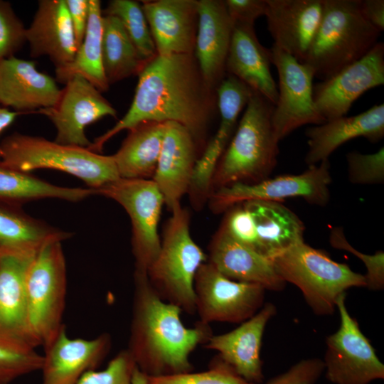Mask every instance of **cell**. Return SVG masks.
Listing matches in <instances>:
<instances>
[{
  "label": "cell",
  "instance_id": "cell-49",
  "mask_svg": "<svg viewBox=\"0 0 384 384\" xmlns=\"http://www.w3.org/2000/svg\"><path fill=\"white\" fill-rule=\"evenodd\" d=\"M0 384H1V383H0Z\"/></svg>",
  "mask_w": 384,
  "mask_h": 384
},
{
  "label": "cell",
  "instance_id": "cell-17",
  "mask_svg": "<svg viewBox=\"0 0 384 384\" xmlns=\"http://www.w3.org/2000/svg\"><path fill=\"white\" fill-rule=\"evenodd\" d=\"M276 312L273 304L266 303L235 329L213 334L204 346L218 352L216 356L247 383L262 384L264 380L260 356L262 337L267 323Z\"/></svg>",
  "mask_w": 384,
  "mask_h": 384
},
{
  "label": "cell",
  "instance_id": "cell-10",
  "mask_svg": "<svg viewBox=\"0 0 384 384\" xmlns=\"http://www.w3.org/2000/svg\"><path fill=\"white\" fill-rule=\"evenodd\" d=\"M331 181L330 163L326 159L318 166H309L300 174L282 175L255 183H235L219 188L210 194L208 203L215 214L245 201L282 202L296 197L312 205L325 206L330 200L329 186Z\"/></svg>",
  "mask_w": 384,
  "mask_h": 384
},
{
  "label": "cell",
  "instance_id": "cell-40",
  "mask_svg": "<svg viewBox=\"0 0 384 384\" xmlns=\"http://www.w3.org/2000/svg\"><path fill=\"white\" fill-rule=\"evenodd\" d=\"M330 244L336 249L348 251L364 263L367 273L366 287L371 290H380L384 287V253L378 251L374 255H366L356 250L347 241L343 228L336 227L331 230L329 236Z\"/></svg>",
  "mask_w": 384,
  "mask_h": 384
},
{
  "label": "cell",
  "instance_id": "cell-35",
  "mask_svg": "<svg viewBox=\"0 0 384 384\" xmlns=\"http://www.w3.org/2000/svg\"><path fill=\"white\" fill-rule=\"evenodd\" d=\"M104 13L120 20L144 60L149 62L157 55L142 4L132 0H112Z\"/></svg>",
  "mask_w": 384,
  "mask_h": 384
},
{
  "label": "cell",
  "instance_id": "cell-47",
  "mask_svg": "<svg viewBox=\"0 0 384 384\" xmlns=\"http://www.w3.org/2000/svg\"><path fill=\"white\" fill-rule=\"evenodd\" d=\"M22 112L11 111L6 107H0V134L8 128ZM1 160V151L0 149V161Z\"/></svg>",
  "mask_w": 384,
  "mask_h": 384
},
{
  "label": "cell",
  "instance_id": "cell-14",
  "mask_svg": "<svg viewBox=\"0 0 384 384\" xmlns=\"http://www.w3.org/2000/svg\"><path fill=\"white\" fill-rule=\"evenodd\" d=\"M55 105L38 112L47 116L57 130L55 142L88 148L85 127L98 119L117 117V110L94 85L80 75L68 80Z\"/></svg>",
  "mask_w": 384,
  "mask_h": 384
},
{
  "label": "cell",
  "instance_id": "cell-30",
  "mask_svg": "<svg viewBox=\"0 0 384 384\" xmlns=\"http://www.w3.org/2000/svg\"><path fill=\"white\" fill-rule=\"evenodd\" d=\"M71 236L28 215L21 206L0 203V250L36 252L49 241Z\"/></svg>",
  "mask_w": 384,
  "mask_h": 384
},
{
  "label": "cell",
  "instance_id": "cell-44",
  "mask_svg": "<svg viewBox=\"0 0 384 384\" xmlns=\"http://www.w3.org/2000/svg\"><path fill=\"white\" fill-rule=\"evenodd\" d=\"M225 4L233 24L254 25L267 8L266 0H225Z\"/></svg>",
  "mask_w": 384,
  "mask_h": 384
},
{
  "label": "cell",
  "instance_id": "cell-3",
  "mask_svg": "<svg viewBox=\"0 0 384 384\" xmlns=\"http://www.w3.org/2000/svg\"><path fill=\"white\" fill-rule=\"evenodd\" d=\"M274 105L254 91L213 175L210 193L235 183H255L269 178L279 154L272 124Z\"/></svg>",
  "mask_w": 384,
  "mask_h": 384
},
{
  "label": "cell",
  "instance_id": "cell-18",
  "mask_svg": "<svg viewBox=\"0 0 384 384\" xmlns=\"http://www.w3.org/2000/svg\"><path fill=\"white\" fill-rule=\"evenodd\" d=\"M111 346L109 334L103 333L91 339L71 338L64 326L44 347L41 384H77L84 373L96 370Z\"/></svg>",
  "mask_w": 384,
  "mask_h": 384
},
{
  "label": "cell",
  "instance_id": "cell-26",
  "mask_svg": "<svg viewBox=\"0 0 384 384\" xmlns=\"http://www.w3.org/2000/svg\"><path fill=\"white\" fill-rule=\"evenodd\" d=\"M308 151L305 162L316 165L345 142L363 137L375 143L384 137V105H375L368 110L351 117H341L307 128Z\"/></svg>",
  "mask_w": 384,
  "mask_h": 384
},
{
  "label": "cell",
  "instance_id": "cell-21",
  "mask_svg": "<svg viewBox=\"0 0 384 384\" xmlns=\"http://www.w3.org/2000/svg\"><path fill=\"white\" fill-rule=\"evenodd\" d=\"M208 250L207 262L232 280L257 284L270 291H281L286 285L267 256L233 238L222 225Z\"/></svg>",
  "mask_w": 384,
  "mask_h": 384
},
{
  "label": "cell",
  "instance_id": "cell-27",
  "mask_svg": "<svg viewBox=\"0 0 384 384\" xmlns=\"http://www.w3.org/2000/svg\"><path fill=\"white\" fill-rule=\"evenodd\" d=\"M271 64L270 49L260 43L254 25L233 24L226 74L236 77L275 105L278 90Z\"/></svg>",
  "mask_w": 384,
  "mask_h": 384
},
{
  "label": "cell",
  "instance_id": "cell-31",
  "mask_svg": "<svg viewBox=\"0 0 384 384\" xmlns=\"http://www.w3.org/2000/svg\"><path fill=\"white\" fill-rule=\"evenodd\" d=\"M102 14L100 1L89 0V18L84 40L73 60L63 68L55 69L56 79L60 82L65 83L73 76L80 75L100 92L108 90L110 85L102 67Z\"/></svg>",
  "mask_w": 384,
  "mask_h": 384
},
{
  "label": "cell",
  "instance_id": "cell-37",
  "mask_svg": "<svg viewBox=\"0 0 384 384\" xmlns=\"http://www.w3.org/2000/svg\"><path fill=\"white\" fill-rule=\"evenodd\" d=\"M147 377V376H146ZM148 384H251L245 381L217 356L203 372L147 377Z\"/></svg>",
  "mask_w": 384,
  "mask_h": 384
},
{
  "label": "cell",
  "instance_id": "cell-32",
  "mask_svg": "<svg viewBox=\"0 0 384 384\" xmlns=\"http://www.w3.org/2000/svg\"><path fill=\"white\" fill-rule=\"evenodd\" d=\"M96 195L94 188L59 186L11 169L0 161V203L21 206L42 199L58 198L78 202Z\"/></svg>",
  "mask_w": 384,
  "mask_h": 384
},
{
  "label": "cell",
  "instance_id": "cell-7",
  "mask_svg": "<svg viewBox=\"0 0 384 384\" xmlns=\"http://www.w3.org/2000/svg\"><path fill=\"white\" fill-rule=\"evenodd\" d=\"M171 213L163 230L159 252L146 274L164 301L194 314V279L207 255L191 235L189 211L181 205Z\"/></svg>",
  "mask_w": 384,
  "mask_h": 384
},
{
  "label": "cell",
  "instance_id": "cell-9",
  "mask_svg": "<svg viewBox=\"0 0 384 384\" xmlns=\"http://www.w3.org/2000/svg\"><path fill=\"white\" fill-rule=\"evenodd\" d=\"M95 190L96 195L114 200L127 213L132 228L134 270L146 273L161 247L158 225L164 201L157 186L151 179L119 178Z\"/></svg>",
  "mask_w": 384,
  "mask_h": 384
},
{
  "label": "cell",
  "instance_id": "cell-5",
  "mask_svg": "<svg viewBox=\"0 0 384 384\" xmlns=\"http://www.w3.org/2000/svg\"><path fill=\"white\" fill-rule=\"evenodd\" d=\"M287 283L297 286L311 309L320 316L332 314L338 297L351 287H366L365 274L333 260L325 252L304 240L268 257Z\"/></svg>",
  "mask_w": 384,
  "mask_h": 384
},
{
  "label": "cell",
  "instance_id": "cell-11",
  "mask_svg": "<svg viewBox=\"0 0 384 384\" xmlns=\"http://www.w3.org/2000/svg\"><path fill=\"white\" fill-rule=\"evenodd\" d=\"M346 294L336 302L340 315L338 330L326 337L323 361L326 377L334 384H369L384 378V365L358 321L346 306Z\"/></svg>",
  "mask_w": 384,
  "mask_h": 384
},
{
  "label": "cell",
  "instance_id": "cell-39",
  "mask_svg": "<svg viewBox=\"0 0 384 384\" xmlns=\"http://www.w3.org/2000/svg\"><path fill=\"white\" fill-rule=\"evenodd\" d=\"M136 364L127 349L119 351L101 370L84 373L77 384H132Z\"/></svg>",
  "mask_w": 384,
  "mask_h": 384
},
{
  "label": "cell",
  "instance_id": "cell-12",
  "mask_svg": "<svg viewBox=\"0 0 384 384\" xmlns=\"http://www.w3.org/2000/svg\"><path fill=\"white\" fill-rule=\"evenodd\" d=\"M196 313L199 321L241 324L264 305L266 289L257 284L232 280L210 263H203L194 279Z\"/></svg>",
  "mask_w": 384,
  "mask_h": 384
},
{
  "label": "cell",
  "instance_id": "cell-15",
  "mask_svg": "<svg viewBox=\"0 0 384 384\" xmlns=\"http://www.w3.org/2000/svg\"><path fill=\"white\" fill-rule=\"evenodd\" d=\"M384 84V43L362 58L313 86L316 107L326 121L345 116L367 90Z\"/></svg>",
  "mask_w": 384,
  "mask_h": 384
},
{
  "label": "cell",
  "instance_id": "cell-24",
  "mask_svg": "<svg viewBox=\"0 0 384 384\" xmlns=\"http://www.w3.org/2000/svg\"><path fill=\"white\" fill-rule=\"evenodd\" d=\"M33 58L48 56L55 69L70 64L77 46L65 0H40L25 31Z\"/></svg>",
  "mask_w": 384,
  "mask_h": 384
},
{
  "label": "cell",
  "instance_id": "cell-43",
  "mask_svg": "<svg viewBox=\"0 0 384 384\" xmlns=\"http://www.w3.org/2000/svg\"><path fill=\"white\" fill-rule=\"evenodd\" d=\"M324 371L322 360L316 358L304 359L265 384H316Z\"/></svg>",
  "mask_w": 384,
  "mask_h": 384
},
{
  "label": "cell",
  "instance_id": "cell-8",
  "mask_svg": "<svg viewBox=\"0 0 384 384\" xmlns=\"http://www.w3.org/2000/svg\"><path fill=\"white\" fill-rule=\"evenodd\" d=\"M60 240L44 244L28 268L25 287L29 326L38 346L48 345L65 326L66 263Z\"/></svg>",
  "mask_w": 384,
  "mask_h": 384
},
{
  "label": "cell",
  "instance_id": "cell-46",
  "mask_svg": "<svg viewBox=\"0 0 384 384\" xmlns=\"http://www.w3.org/2000/svg\"><path fill=\"white\" fill-rule=\"evenodd\" d=\"M363 18L380 33L384 30V1L358 0Z\"/></svg>",
  "mask_w": 384,
  "mask_h": 384
},
{
  "label": "cell",
  "instance_id": "cell-13",
  "mask_svg": "<svg viewBox=\"0 0 384 384\" xmlns=\"http://www.w3.org/2000/svg\"><path fill=\"white\" fill-rule=\"evenodd\" d=\"M271 62L279 77L278 98L272 124L279 141L306 124L326 122L317 110L313 97V70L289 53L272 45Z\"/></svg>",
  "mask_w": 384,
  "mask_h": 384
},
{
  "label": "cell",
  "instance_id": "cell-29",
  "mask_svg": "<svg viewBox=\"0 0 384 384\" xmlns=\"http://www.w3.org/2000/svg\"><path fill=\"white\" fill-rule=\"evenodd\" d=\"M256 225L258 251L267 257L304 240V225L281 202L249 201L242 203Z\"/></svg>",
  "mask_w": 384,
  "mask_h": 384
},
{
  "label": "cell",
  "instance_id": "cell-2",
  "mask_svg": "<svg viewBox=\"0 0 384 384\" xmlns=\"http://www.w3.org/2000/svg\"><path fill=\"white\" fill-rule=\"evenodd\" d=\"M183 311L164 301L146 272H134V292L127 351L147 377L193 371L190 356L213 335L210 324L186 327Z\"/></svg>",
  "mask_w": 384,
  "mask_h": 384
},
{
  "label": "cell",
  "instance_id": "cell-36",
  "mask_svg": "<svg viewBox=\"0 0 384 384\" xmlns=\"http://www.w3.org/2000/svg\"><path fill=\"white\" fill-rule=\"evenodd\" d=\"M42 362L36 348L0 340V383L41 370Z\"/></svg>",
  "mask_w": 384,
  "mask_h": 384
},
{
  "label": "cell",
  "instance_id": "cell-1",
  "mask_svg": "<svg viewBox=\"0 0 384 384\" xmlns=\"http://www.w3.org/2000/svg\"><path fill=\"white\" fill-rule=\"evenodd\" d=\"M131 106L114 126L87 148L98 153L122 130L143 122H177L192 134L198 147L204 142L216 110V90L205 80L194 54L156 55L138 75Z\"/></svg>",
  "mask_w": 384,
  "mask_h": 384
},
{
  "label": "cell",
  "instance_id": "cell-19",
  "mask_svg": "<svg viewBox=\"0 0 384 384\" xmlns=\"http://www.w3.org/2000/svg\"><path fill=\"white\" fill-rule=\"evenodd\" d=\"M198 145L183 125L166 122L165 133L155 173L151 180L160 191L171 212L181 206L187 194L196 162Z\"/></svg>",
  "mask_w": 384,
  "mask_h": 384
},
{
  "label": "cell",
  "instance_id": "cell-23",
  "mask_svg": "<svg viewBox=\"0 0 384 384\" xmlns=\"http://www.w3.org/2000/svg\"><path fill=\"white\" fill-rule=\"evenodd\" d=\"M233 28L225 1H198L193 54L205 80L215 90L226 75L225 63Z\"/></svg>",
  "mask_w": 384,
  "mask_h": 384
},
{
  "label": "cell",
  "instance_id": "cell-25",
  "mask_svg": "<svg viewBox=\"0 0 384 384\" xmlns=\"http://www.w3.org/2000/svg\"><path fill=\"white\" fill-rule=\"evenodd\" d=\"M55 80L35 62L14 55L0 61V105L17 112L49 108L60 94Z\"/></svg>",
  "mask_w": 384,
  "mask_h": 384
},
{
  "label": "cell",
  "instance_id": "cell-22",
  "mask_svg": "<svg viewBox=\"0 0 384 384\" xmlns=\"http://www.w3.org/2000/svg\"><path fill=\"white\" fill-rule=\"evenodd\" d=\"M274 44L303 63L319 25L323 0H266Z\"/></svg>",
  "mask_w": 384,
  "mask_h": 384
},
{
  "label": "cell",
  "instance_id": "cell-42",
  "mask_svg": "<svg viewBox=\"0 0 384 384\" xmlns=\"http://www.w3.org/2000/svg\"><path fill=\"white\" fill-rule=\"evenodd\" d=\"M225 212L227 213L221 225L227 232L235 240L258 251L256 225L250 211L243 203H240Z\"/></svg>",
  "mask_w": 384,
  "mask_h": 384
},
{
  "label": "cell",
  "instance_id": "cell-4",
  "mask_svg": "<svg viewBox=\"0 0 384 384\" xmlns=\"http://www.w3.org/2000/svg\"><path fill=\"white\" fill-rule=\"evenodd\" d=\"M380 35L362 16L358 0H323L321 21L303 63L324 80L365 56Z\"/></svg>",
  "mask_w": 384,
  "mask_h": 384
},
{
  "label": "cell",
  "instance_id": "cell-20",
  "mask_svg": "<svg viewBox=\"0 0 384 384\" xmlns=\"http://www.w3.org/2000/svg\"><path fill=\"white\" fill-rule=\"evenodd\" d=\"M142 6L158 55L193 53L198 1H144Z\"/></svg>",
  "mask_w": 384,
  "mask_h": 384
},
{
  "label": "cell",
  "instance_id": "cell-16",
  "mask_svg": "<svg viewBox=\"0 0 384 384\" xmlns=\"http://www.w3.org/2000/svg\"><path fill=\"white\" fill-rule=\"evenodd\" d=\"M36 252L0 250V340L33 348L39 346L29 326L25 281Z\"/></svg>",
  "mask_w": 384,
  "mask_h": 384
},
{
  "label": "cell",
  "instance_id": "cell-6",
  "mask_svg": "<svg viewBox=\"0 0 384 384\" xmlns=\"http://www.w3.org/2000/svg\"><path fill=\"white\" fill-rule=\"evenodd\" d=\"M1 163L19 171L59 170L97 189L120 177L112 156L87 148L65 145L43 137L13 133L0 144Z\"/></svg>",
  "mask_w": 384,
  "mask_h": 384
},
{
  "label": "cell",
  "instance_id": "cell-45",
  "mask_svg": "<svg viewBox=\"0 0 384 384\" xmlns=\"http://www.w3.org/2000/svg\"><path fill=\"white\" fill-rule=\"evenodd\" d=\"M78 48L82 44L89 18V0H65Z\"/></svg>",
  "mask_w": 384,
  "mask_h": 384
},
{
  "label": "cell",
  "instance_id": "cell-33",
  "mask_svg": "<svg viewBox=\"0 0 384 384\" xmlns=\"http://www.w3.org/2000/svg\"><path fill=\"white\" fill-rule=\"evenodd\" d=\"M102 58L109 85L139 75L148 63L140 56L120 20L102 16Z\"/></svg>",
  "mask_w": 384,
  "mask_h": 384
},
{
  "label": "cell",
  "instance_id": "cell-38",
  "mask_svg": "<svg viewBox=\"0 0 384 384\" xmlns=\"http://www.w3.org/2000/svg\"><path fill=\"white\" fill-rule=\"evenodd\" d=\"M349 181L354 184L374 185L384 181V147L377 152L363 154L351 151L346 154Z\"/></svg>",
  "mask_w": 384,
  "mask_h": 384
},
{
  "label": "cell",
  "instance_id": "cell-34",
  "mask_svg": "<svg viewBox=\"0 0 384 384\" xmlns=\"http://www.w3.org/2000/svg\"><path fill=\"white\" fill-rule=\"evenodd\" d=\"M253 92V90L236 77L226 74L216 90L217 107L220 121L213 137L214 140L223 146H228L236 129L239 114L246 107Z\"/></svg>",
  "mask_w": 384,
  "mask_h": 384
},
{
  "label": "cell",
  "instance_id": "cell-41",
  "mask_svg": "<svg viewBox=\"0 0 384 384\" xmlns=\"http://www.w3.org/2000/svg\"><path fill=\"white\" fill-rule=\"evenodd\" d=\"M26 28L9 2L0 0V61L17 52L23 43Z\"/></svg>",
  "mask_w": 384,
  "mask_h": 384
},
{
  "label": "cell",
  "instance_id": "cell-28",
  "mask_svg": "<svg viewBox=\"0 0 384 384\" xmlns=\"http://www.w3.org/2000/svg\"><path fill=\"white\" fill-rule=\"evenodd\" d=\"M166 122H143L129 129L112 155L119 176L127 179H152L165 133Z\"/></svg>",
  "mask_w": 384,
  "mask_h": 384
},
{
  "label": "cell",
  "instance_id": "cell-48",
  "mask_svg": "<svg viewBox=\"0 0 384 384\" xmlns=\"http://www.w3.org/2000/svg\"><path fill=\"white\" fill-rule=\"evenodd\" d=\"M132 384H148L147 377L136 366L132 376Z\"/></svg>",
  "mask_w": 384,
  "mask_h": 384
}]
</instances>
